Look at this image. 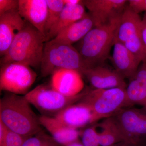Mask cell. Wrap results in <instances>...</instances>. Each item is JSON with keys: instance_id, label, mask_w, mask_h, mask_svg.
<instances>
[{"instance_id": "cell-1", "label": "cell", "mask_w": 146, "mask_h": 146, "mask_svg": "<svg viewBox=\"0 0 146 146\" xmlns=\"http://www.w3.org/2000/svg\"><path fill=\"white\" fill-rule=\"evenodd\" d=\"M25 96L6 92L0 100V121L8 129L30 137L42 131L39 117Z\"/></svg>"}, {"instance_id": "cell-2", "label": "cell", "mask_w": 146, "mask_h": 146, "mask_svg": "<svg viewBox=\"0 0 146 146\" xmlns=\"http://www.w3.org/2000/svg\"><path fill=\"white\" fill-rule=\"evenodd\" d=\"M121 15L94 27L77 43L74 47L80 54L86 68L102 66L109 57Z\"/></svg>"}, {"instance_id": "cell-3", "label": "cell", "mask_w": 146, "mask_h": 146, "mask_svg": "<svg viewBox=\"0 0 146 146\" xmlns=\"http://www.w3.org/2000/svg\"><path fill=\"white\" fill-rule=\"evenodd\" d=\"M46 42L45 36L26 21L23 28L13 39L5 54L2 57L1 65L18 63L31 68L40 67Z\"/></svg>"}, {"instance_id": "cell-4", "label": "cell", "mask_w": 146, "mask_h": 146, "mask_svg": "<svg viewBox=\"0 0 146 146\" xmlns=\"http://www.w3.org/2000/svg\"><path fill=\"white\" fill-rule=\"evenodd\" d=\"M40 68L44 77L51 76L60 69L74 70L81 74L86 68L81 56L74 47L53 39L45 43Z\"/></svg>"}, {"instance_id": "cell-5", "label": "cell", "mask_w": 146, "mask_h": 146, "mask_svg": "<svg viewBox=\"0 0 146 146\" xmlns=\"http://www.w3.org/2000/svg\"><path fill=\"white\" fill-rule=\"evenodd\" d=\"M89 89H84L80 94L69 97L60 94L50 84H40L24 96L31 105L41 114V116L55 117L71 105L78 102Z\"/></svg>"}, {"instance_id": "cell-6", "label": "cell", "mask_w": 146, "mask_h": 146, "mask_svg": "<svg viewBox=\"0 0 146 146\" xmlns=\"http://www.w3.org/2000/svg\"><path fill=\"white\" fill-rule=\"evenodd\" d=\"M79 101L91 108L96 122L112 117L123 108L130 107L126 89L121 88L89 89Z\"/></svg>"}, {"instance_id": "cell-7", "label": "cell", "mask_w": 146, "mask_h": 146, "mask_svg": "<svg viewBox=\"0 0 146 146\" xmlns=\"http://www.w3.org/2000/svg\"><path fill=\"white\" fill-rule=\"evenodd\" d=\"M37 77L31 67L18 63L1 65L0 90L7 93L25 96Z\"/></svg>"}, {"instance_id": "cell-8", "label": "cell", "mask_w": 146, "mask_h": 146, "mask_svg": "<svg viewBox=\"0 0 146 146\" xmlns=\"http://www.w3.org/2000/svg\"><path fill=\"white\" fill-rule=\"evenodd\" d=\"M126 140L127 144L137 146L146 140V108L127 107L112 116Z\"/></svg>"}, {"instance_id": "cell-9", "label": "cell", "mask_w": 146, "mask_h": 146, "mask_svg": "<svg viewBox=\"0 0 146 146\" xmlns=\"http://www.w3.org/2000/svg\"><path fill=\"white\" fill-rule=\"evenodd\" d=\"M95 27L106 23L121 15L128 3L126 0H84Z\"/></svg>"}, {"instance_id": "cell-10", "label": "cell", "mask_w": 146, "mask_h": 146, "mask_svg": "<svg viewBox=\"0 0 146 146\" xmlns=\"http://www.w3.org/2000/svg\"><path fill=\"white\" fill-rule=\"evenodd\" d=\"M81 74L86 78L94 89H126L127 86L124 78L117 71L102 66L85 68Z\"/></svg>"}, {"instance_id": "cell-11", "label": "cell", "mask_w": 146, "mask_h": 146, "mask_svg": "<svg viewBox=\"0 0 146 146\" xmlns=\"http://www.w3.org/2000/svg\"><path fill=\"white\" fill-rule=\"evenodd\" d=\"M50 86L67 96H77L84 90V83L81 73L74 70L60 69L51 75Z\"/></svg>"}, {"instance_id": "cell-12", "label": "cell", "mask_w": 146, "mask_h": 146, "mask_svg": "<svg viewBox=\"0 0 146 146\" xmlns=\"http://www.w3.org/2000/svg\"><path fill=\"white\" fill-rule=\"evenodd\" d=\"M26 21L21 17L18 9L0 15V55L7 52L13 39L23 28Z\"/></svg>"}, {"instance_id": "cell-13", "label": "cell", "mask_w": 146, "mask_h": 146, "mask_svg": "<svg viewBox=\"0 0 146 146\" xmlns=\"http://www.w3.org/2000/svg\"><path fill=\"white\" fill-rule=\"evenodd\" d=\"M55 118L65 125L77 129L97 122L91 108L80 101L68 106Z\"/></svg>"}, {"instance_id": "cell-14", "label": "cell", "mask_w": 146, "mask_h": 146, "mask_svg": "<svg viewBox=\"0 0 146 146\" xmlns=\"http://www.w3.org/2000/svg\"><path fill=\"white\" fill-rule=\"evenodd\" d=\"M18 11L21 17L46 37L45 27L48 9L46 0H18Z\"/></svg>"}, {"instance_id": "cell-15", "label": "cell", "mask_w": 146, "mask_h": 146, "mask_svg": "<svg viewBox=\"0 0 146 146\" xmlns=\"http://www.w3.org/2000/svg\"><path fill=\"white\" fill-rule=\"evenodd\" d=\"M111 60L115 70L129 80L135 75L141 63L123 44L117 42H114Z\"/></svg>"}, {"instance_id": "cell-16", "label": "cell", "mask_w": 146, "mask_h": 146, "mask_svg": "<svg viewBox=\"0 0 146 146\" xmlns=\"http://www.w3.org/2000/svg\"><path fill=\"white\" fill-rule=\"evenodd\" d=\"M39 122L56 143L65 145L78 140L80 131L65 125L55 117L40 116Z\"/></svg>"}, {"instance_id": "cell-17", "label": "cell", "mask_w": 146, "mask_h": 146, "mask_svg": "<svg viewBox=\"0 0 146 146\" xmlns=\"http://www.w3.org/2000/svg\"><path fill=\"white\" fill-rule=\"evenodd\" d=\"M142 19L127 5L124 9L115 33L114 42L124 43L141 34Z\"/></svg>"}, {"instance_id": "cell-18", "label": "cell", "mask_w": 146, "mask_h": 146, "mask_svg": "<svg viewBox=\"0 0 146 146\" xmlns=\"http://www.w3.org/2000/svg\"><path fill=\"white\" fill-rule=\"evenodd\" d=\"M94 27L95 23L90 13L65 28L54 38L56 42L72 45L81 40Z\"/></svg>"}, {"instance_id": "cell-19", "label": "cell", "mask_w": 146, "mask_h": 146, "mask_svg": "<svg viewBox=\"0 0 146 146\" xmlns=\"http://www.w3.org/2000/svg\"><path fill=\"white\" fill-rule=\"evenodd\" d=\"M129 106L138 104L146 107V61L142 62L126 89Z\"/></svg>"}, {"instance_id": "cell-20", "label": "cell", "mask_w": 146, "mask_h": 146, "mask_svg": "<svg viewBox=\"0 0 146 146\" xmlns=\"http://www.w3.org/2000/svg\"><path fill=\"white\" fill-rule=\"evenodd\" d=\"M83 1L81 3L74 6H65L59 19L49 32L46 42L53 39L61 31L71 24L79 21L87 14Z\"/></svg>"}, {"instance_id": "cell-21", "label": "cell", "mask_w": 146, "mask_h": 146, "mask_svg": "<svg viewBox=\"0 0 146 146\" xmlns=\"http://www.w3.org/2000/svg\"><path fill=\"white\" fill-rule=\"evenodd\" d=\"M100 146H112L119 143H127L126 140L113 117L104 119L98 123Z\"/></svg>"}, {"instance_id": "cell-22", "label": "cell", "mask_w": 146, "mask_h": 146, "mask_svg": "<svg viewBox=\"0 0 146 146\" xmlns=\"http://www.w3.org/2000/svg\"><path fill=\"white\" fill-rule=\"evenodd\" d=\"M48 13L45 27L46 37L59 19L65 7L63 0H46Z\"/></svg>"}, {"instance_id": "cell-23", "label": "cell", "mask_w": 146, "mask_h": 146, "mask_svg": "<svg viewBox=\"0 0 146 146\" xmlns=\"http://www.w3.org/2000/svg\"><path fill=\"white\" fill-rule=\"evenodd\" d=\"M98 123H95L80 131L82 143L84 146H100Z\"/></svg>"}, {"instance_id": "cell-24", "label": "cell", "mask_w": 146, "mask_h": 146, "mask_svg": "<svg viewBox=\"0 0 146 146\" xmlns=\"http://www.w3.org/2000/svg\"><path fill=\"white\" fill-rule=\"evenodd\" d=\"M55 142L50 135L42 130L34 136L28 138L22 146H50Z\"/></svg>"}, {"instance_id": "cell-25", "label": "cell", "mask_w": 146, "mask_h": 146, "mask_svg": "<svg viewBox=\"0 0 146 146\" xmlns=\"http://www.w3.org/2000/svg\"><path fill=\"white\" fill-rule=\"evenodd\" d=\"M28 138L8 129L4 141L0 146H22Z\"/></svg>"}, {"instance_id": "cell-26", "label": "cell", "mask_w": 146, "mask_h": 146, "mask_svg": "<svg viewBox=\"0 0 146 146\" xmlns=\"http://www.w3.org/2000/svg\"><path fill=\"white\" fill-rule=\"evenodd\" d=\"M18 0H0V15L18 9Z\"/></svg>"}, {"instance_id": "cell-27", "label": "cell", "mask_w": 146, "mask_h": 146, "mask_svg": "<svg viewBox=\"0 0 146 146\" xmlns=\"http://www.w3.org/2000/svg\"><path fill=\"white\" fill-rule=\"evenodd\" d=\"M129 6L136 13L146 12V0H129L128 1Z\"/></svg>"}, {"instance_id": "cell-28", "label": "cell", "mask_w": 146, "mask_h": 146, "mask_svg": "<svg viewBox=\"0 0 146 146\" xmlns=\"http://www.w3.org/2000/svg\"><path fill=\"white\" fill-rule=\"evenodd\" d=\"M141 34L145 53L146 61V12L144 13L141 24Z\"/></svg>"}, {"instance_id": "cell-29", "label": "cell", "mask_w": 146, "mask_h": 146, "mask_svg": "<svg viewBox=\"0 0 146 146\" xmlns=\"http://www.w3.org/2000/svg\"><path fill=\"white\" fill-rule=\"evenodd\" d=\"M8 129L1 121H0V145L4 141Z\"/></svg>"}, {"instance_id": "cell-30", "label": "cell", "mask_w": 146, "mask_h": 146, "mask_svg": "<svg viewBox=\"0 0 146 146\" xmlns=\"http://www.w3.org/2000/svg\"><path fill=\"white\" fill-rule=\"evenodd\" d=\"M65 6L77 5L82 2L81 0H63Z\"/></svg>"}, {"instance_id": "cell-31", "label": "cell", "mask_w": 146, "mask_h": 146, "mask_svg": "<svg viewBox=\"0 0 146 146\" xmlns=\"http://www.w3.org/2000/svg\"><path fill=\"white\" fill-rule=\"evenodd\" d=\"M62 146H84L82 144V142H80L79 140L74 141L68 144V145H65Z\"/></svg>"}, {"instance_id": "cell-32", "label": "cell", "mask_w": 146, "mask_h": 146, "mask_svg": "<svg viewBox=\"0 0 146 146\" xmlns=\"http://www.w3.org/2000/svg\"><path fill=\"white\" fill-rule=\"evenodd\" d=\"M114 145L112 146H133L131 145H129V144H127V143H122L121 145Z\"/></svg>"}, {"instance_id": "cell-33", "label": "cell", "mask_w": 146, "mask_h": 146, "mask_svg": "<svg viewBox=\"0 0 146 146\" xmlns=\"http://www.w3.org/2000/svg\"><path fill=\"white\" fill-rule=\"evenodd\" d=\"M50 146H62L59 145V144L58 143L56 142H55L53 144H52Z\"/></svg>"}, {"instance_id": "cell-34", "label": "cell", "mask_w": 146, "mask_h": 146, "mask_svg": "<svg viewBox=\"0 0 146 146\" xmlns=\"http://www.w3.org/2000/svg\"></svg>"}]
</instances>
